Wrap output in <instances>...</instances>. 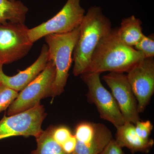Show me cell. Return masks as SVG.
Returning <instances> with one entry per match:
<instances>
[{
	"label": "cell",
	"instance_id": "cell-1",
	"mask_svg": "<svg viewBox=\"0 0 154 154\" xmlns=\"http://www.w3.org/2000/svg\"><path fill=\"white\" fill-rule=\"evenodd\" d=\"M144 58L134 47L122 43L117 35V29H112L99 42L84 73L127 72Z\"/></svg>",
	"mask_w": 154,
	"mask_h": 154
},
{
	"label": "cell",
	"instance_id": "cell-2",
	"mask_svg": "<svg viewBox=\"0 0 154 154\" xmlns=\"http://www.w3.org/2000/svg\"><path fill=\"white\" fill-rule=\"evenodd\" d=\"M79 28V36L73 52V74L75 76L85 72L99 42L112 29L110 20L96 6L88 10Z\"/></svg>",
	"mask_w": 154,
	"mask_h": 154
},
{
	"label": "cell",
	"instance_id": "cell-3",
	"mask_svg": "<svg viewBox=\"0 0 154 154\" xmlns=\"http://www.w3.org/2000/svg\"><path fill=\"white\" fill-rule=\"evenodd\" d=\"M79 33V27L69 33H54L45 36L48 48L49 60L54 63L56 69L55 80L51 94L53 98L60 95L66 85L69 70L72 62V56Z\"/></svg>",
	"mask_w": 154,
	"mask_h": 154
},
{
	"label": "cell",
	"instance_id": "cell-4",
	"mask_svg": "<svg viewBox=\"0 0 154 154\" xmlns=\"http://www.w3.org/2000/svg\"><path fill=\"white\" fill-rule=\"evenodd\" d=\"M81 0H67L58 13L46 22L29 29L30 41L34 43L51 34L71 32L79 27L85 16V10L80 5Z\"/></svg>",
	"mask_w": 154,
	"mask_h": 154
},
{
	"label": "cell",
	"instance_id": "cell-5",
	"mask_svg": "<svg viewBox=\"0 0 154 154\" xmlns=\"http://www.w3.org/2000/svg\"><path fill=\"white\" fill-rule=\"evenodd\" d=\"M55 75V65L49 60L44 69L19 93L8 107V116L30 109L40 104L41 99L51 96Z\"/></svg>",
	"mask_w": 154,
	"mask_h": 154
},
{
	"label": "cell",
	"instance_id": "cell-6",
	"mask_svg": "<svg viewBox=\"0 0 154 154\" xmlns=\"http://www.w3.org/2000/svg\"><path fill=\"white\" fill-rule=\"evenodd\" d=\"M25 24H0V64L12 63L28 54L33 46Z\"/></svg>",
	"mask_w": 154,
	"mask_h": 154
},
{
	"label": "cell",
	"instance_id": "cell-7",
	"mask_svg": "<svg viewBox=\"0 0 154 154\" xmlns=\"http://www.w3.org/2000/svg\"><path fill=\"white\" fill-rule=\"evenodd\" d=\"M99 73H85L81 75L88 88V98L97 107L100 117L116 128L125 122L113 95L102 85Z\"/></svg>",
	"mask_w": 154,
	"mask_h": 154
},
{
	"label": "cell",
	"instance_id": "cell-8",
	"mask_svg": "<svg viewBox=\"0 0 154 154\" xmlns=\"http://www.w3.org/2000/svg\"><path fill=\"white\" fill-rule=\"evenodd\" d=\"M45 115L43 106L38 104L14 115L5 116L0 121V140L17 136L37 137L43 131L41 126Z\"/></svg>",
	"mask_w": 154,
	"mask_h": 154
},
{
	"label": "cell",
	"instance_id": "cell-9",
	"mask_svg": "<svg viewBox=\"0 0 154 154\" xmlns=\"http://www.w3.org/2000/svg\"><path fill=\"white\" fill-rule=\"evenodd\" d=\"M127 73L128 80L137 100L139 112L143 113L154 94L153 57L144 58Z\"/></svg>",
	"mask_w": 154,
	"mask_h": 154
},
{
	"label": "cell",
	"instance_id": "cell-10",
	"mask_svg": "<svg viewBox=\"0 0 154 154\" xmlns=\"http://www.w3.org/2000/svg\"><path fill=\"white\" fill-rule=\"evenodd\" d=\"M102 79L111 90L125 122L135 124L140 120L137 100L126 75L111 72Z\"/></svg>",
	"mask_w": 154,
	"mask_h": 154
},
{
	"label": "cell",
	"instance_id": "cell-11",
	"mask_svg": "<svg viewBox=\"0 0 154 154\" xmlns=\"http://www.w3.org/2000/svg\"><path fill=\"white\" fill-rule=\"evenodd\" d=\"M74 136L77 143L73 154H99L113 139L104 125L89 122L78 125Z\"/></svg>",
	"mask_w": 154,
	"mask_h": 154
},
{
	"label": "cell",
	"instance_id": "cell-12",
	"mask_svg": "<svg viewBox=\"0 0 154 154\" xmlns=\"http://www.w3.org/2000/svg\"><path fill=\"white\" fill-rule=\"evenodd\" d=\"M49 60L48 48L44 44L37 59L30 66L13 76L5 74L3 65L0 64V84L17 92L22 91L44 69Z\"/></svg>",
	"mask_w": 154,
	"mask_h": 154
},
{
	"label": "cell",
	"instance_id": "cell-13",
	"mask_svg": "<svg viewBox=\"0 0 154 154\" xmlns=\"http://www.w3.org/2000/svg\"><path fill=\"white\" fill-rule=\"evenodd\" d=\"M116 142L122 148L126 147L132 153H148L154 144L153 140H144L137 134L134 124L125 122L116 128Z\"/></svg>",
	"mask_w": 154,
	"mask_h": 154
},
{
	"label": "cell",
	"instance_id": "cell-14",
	"mask_svg": "<svg viewBox=\"0 0 154 154\" xmlns=\"http://www.w3.org/2000/svg\"><path fill=\"white\" fill-rule=\"evenodd\" d=\"M142 22L140 19L131 16L122 21L117 33L120 41L125 45L134 47L142 38Z\"/></svg>",
	"mask_w": 154,
	"mask_h": 154
},
{
	"label": "cell",
	"instance_id": "cell-15",
	"mask_svg": "<svg viewBox=\"0 0 154 154\" xmlns=\"http://www.w3.org/2000/svg\"><path fill=\"white\" fill-rule=\"evenodd\" d=\"M28 11L21 1L0 0V24L11 22L25 24Z\"/></svg>",
	"mask_w": 154,
	"mask_h": 154
},
{
	"label": "cell",
	"instance_id": "cell-16",
	"mask_svg": "<svg viewBox=\"0 0 154 154\" xmlns=\"http://www.w3.org/2000/svg\"><path fill=\"white\" fill-rule=\"evenodd\" d=\"M54 127H49L45 131H42L36 137L37 149L31 154H69L67 153L60 145L54 139L52 132Z\"/></svg>",
	"mask_w": 154,
	"mask_h": 154
},
{
	"label": "cell",
	"instance_id": "cell-17",
	"mask_svg": "<svg viewBox=\"0 0 154 154\" xmlns=\"http://www.w3.org/2000/svg\"><path fill=\"white\" fill-rule=\"evenodd\" d=\"M135 49L142 53L145 58L153 57L154 56V35H144L139 42L134 47Z\"/></svg>",
	"mask_w": 154,
	"mask_h": 154
},
{
	"label": "cell",
	"instance_id": "cell-18",
	"mask_svg": "<svg viewBox=\"0 0 154 154\" xmlns=\"http://www.w3.org/2000/svg\"><path fill=\"white\" fill-rule=\"evenodd\" d=\"M18 94L17 91L0 84V113L9 107Z\"/></svg>",
	"mask_w": 154,
	"mask_h": 154
},
{
	"label": "cell",
	"instance_id": "cell-19",
	"mask_svg": "<svg viewBox=\"0 0 154 154\" xmlns=\"http://www.w3.org/2000/svg\"><path fill=\"white\" fill-rule=\"evenodd\" d=\"M135 131L137 134L144 140L150 139L149 136L153 128V125L149 120L137 121L135 124Z\"/></svg>",
	"mask_w": 154,
	"mask_h": 154
},
{
	"label": "cell",
	"instance_id": "cell-20",
	"mask_svg": "<svg viewBox=\"0 0 154 154\" xmlns=\"http://www.w3.org/2000/svg\"><path fill=\"white\" fill-rule=\"evenodd\" d=\"M70 130L65 126L54 127L52 132V136L55 141L62 145L72 135Z\"/></svg>",
	"mask_w": 154,
	"mask_h": 154
},
{
	"label": "cell",
	"instance_id": "cell-21",
	"mask_svg": "<svg viewBox=\"0 0 154 154\" xmlns=\"http://www.w3.org/2000/svg\"><path fill=\"white\" fill-rule=\"evenodd\" d=\"M122 148L113 139L99 154H124Z\"/></svg>",
	"mask_w": 154,
	"mask_h": 154
},
{
	"label": "cell",
	"instance_id": "cell-22",
	"mask_svg": "<svg viewBox=\"0 0 154 154\" xmlns=\"http://www.w3.org/2000/svg\"><path fill=\"white\" fill-rule=\"evenodd\" d=\"M77 140L74 135H72L70 138L61 146L62 147L67 153L73 154L76 145Z\"/></svg>",
	"mask_w": 154,
	"mask_h": 154
},
{
	"label": "cell",
	"instance_id": "cell-23",
	"mask_svg": "<svg viewBox=\"0 0 154 154\" xmlns=\"http://www.w3.org/2000/svg\"><path fill=\"white\" fill-rule=\"evenodd\" d=\"M9 1H11V2H14V1H16V0H9Z\"/></svg>",
	"mask_w": 154,
	"mask_h": 154
}]
</instances>
